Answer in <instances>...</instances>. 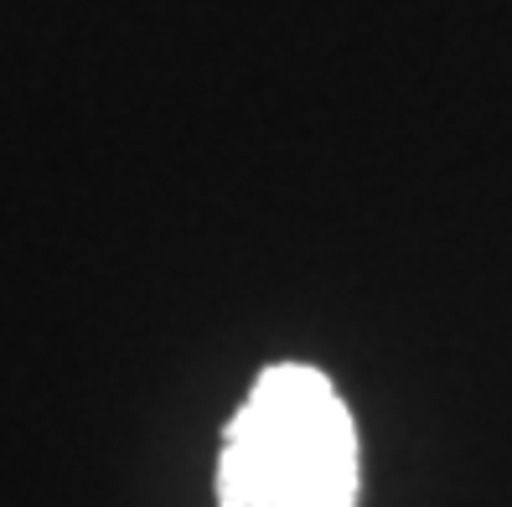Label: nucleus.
Returning a JSON list of instances; mask_svg holds the SVG:
<instances>
[{"label":"nucleus","instance_id":"obj_1","mask_svg":"<svg viewBox=\"0 0 512 507\" xmlns=\"http://www.w3.org/2000/svg\"><path fill=\"white\" fill-rule=\"evenodd\" d=\"M218 507H357V425L311 363H275L223 430Z\"/></svg>","mask_w":512,"mask_h":507}]
</instances>
